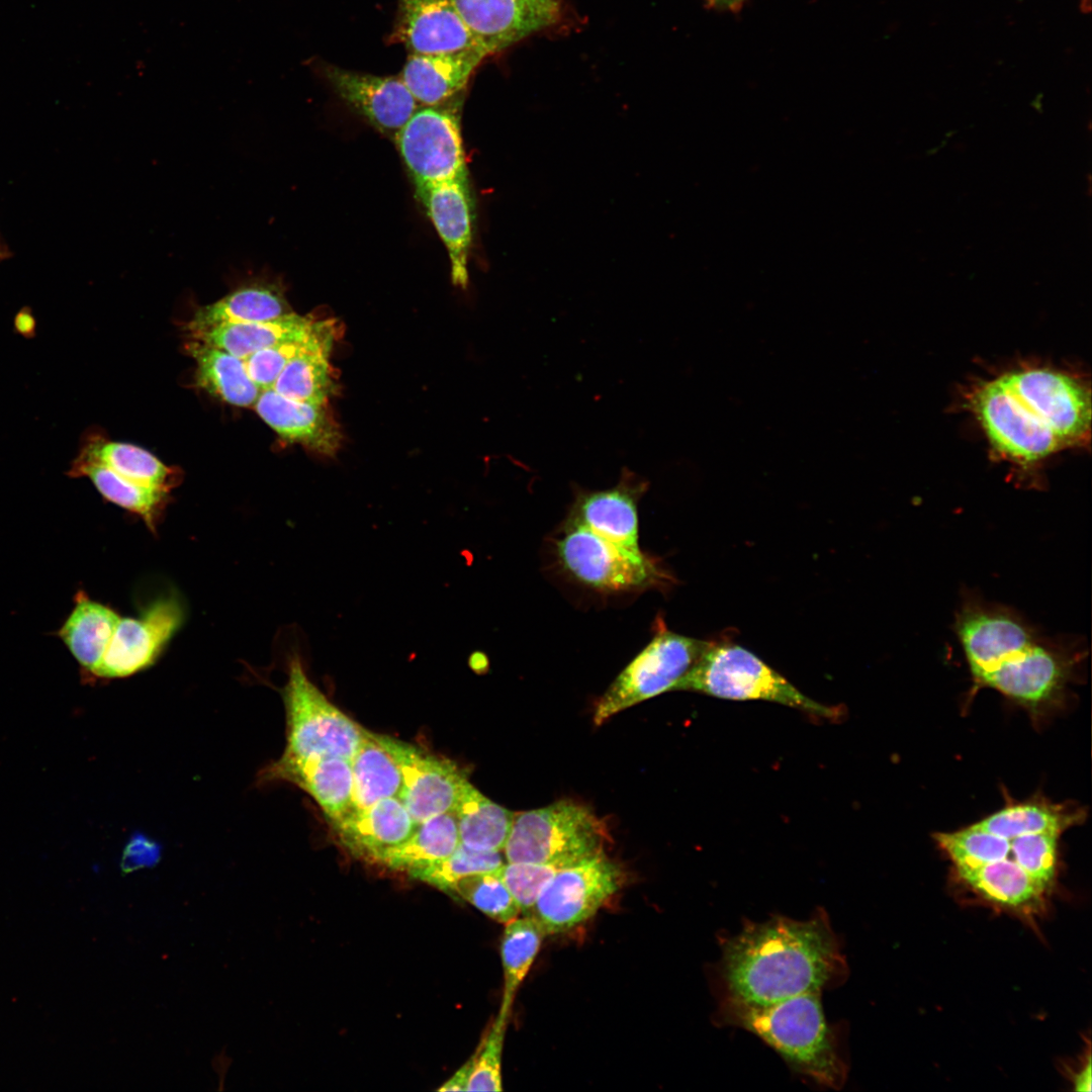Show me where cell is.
Here are the masks:
<instances>
[{"label":"cell","mask_w":1092,"mask_h":1092,"mask_svg":"<svg viewBox=\"0 0 1092 1092\" xmlns=\"http://www.w3.org/2000/svg\"><path fill=\"white\" fill-rule=\"evenodd\" d=\"M712 964V990L719 998L768 1004L802 993L841 986L848 966L841 941L823 908L797 920L775 915L745 921L721 937Z\"/></svg>","instance_id":"cell-1"},{"label":"cell","mask_w":1092,"mask_h":1092,"mask_svg":"<svg viewBox=\"0 0 1092 1092\" xmlns=\"http://www.w3.org/2000/svg\"><path fill=\"white\" fill-rule=\"evenodd\" d=\"M969 404L992 446L1018 463L1041 460L1090 436V390L1064 372L1005 373L977 387Z\"/></svg>","instance_id":"cell-2"},{"label":"cell","mask_w":1092,"mask_h":1092,"mask_svg":"<svg viewBox=\"0 0 1092 1092\" xmlns=\"http://www.w3.org/2000/svg\"><path fill=\"white\" fill-rule=\"evenodd\" d=\"M821 995L820 991L806 992L768 1004L719 998L712 1020L718 1026L752 1033L794 1073L839 1090L848 1075L846 1052L841 1026L826 1019Z\"/></svg>","instance_id":"cell-3"},{"label":"cell","mask_w":1092,"mask_h":1092,"mask_svg":"<svg viewBox=\"0 0 1092 1092\" xmlns=\"http://www.w3.org/2000/svg\"><path fill=\"white\" fill-rule=\"evenodd\" d=\"M607 826L588 808L568 800L515 813L504 847L508 862L562 869L603 850Z\"/></svg>","instance_id":"cell-4"},{"label":"cell","mask_w":1092,"mask_h":1092,"mask_svg":"<svg viewBox=\"0 0 1092 1092\" xmlns=\"http://www.w3.org/2000/svg\"><path fill=\"white\" fill-rule=\"evenodd\" d=\"M673 690L727 700L769 701L827 718L839 714L801 693L752 652L731 643L712 642Z\"/></svg>","instance_id":"cell-5"},{"label":"cell","mask_w":1092,"mask_h":1092,"mask_svg":"<svg viewBox=\"0 0 1092 1092\" xmlns=\"http://www.w3.org/2000/svg\"><path fill=\"white\" fill-rule=\"evenodd\" d=\"M281 695L286 712V746L282 755L351 760L366 729L335 706L309 678L297 650L288 655L287 681Z\"/></svg>","instance_id":"cell-6"},{"label":"cell","mask_w":1092,"mask_h":1092,"mask_svg":"<svg viewBox=\"0 0 1092 1092\" xmlns=\"http://www.w3.org/2000/svg\"><path fill=\"white\" fill-rule=\"evenodd\" d=\"M712 641L691 638L657 623L651 641L634 657L599 700L594 722L602 725L637 703L673 690Z\"/></svg>","instance_id":"cell-7"},{"label":"cell","mask_w":1092,"mask_h":1092,"mask_svg":"<svg viewBox=\"0 0 1092 1092\" xmlns=\"http://www.w3.org/2000/svg\"><path fill=\"white\" fill-rule=\"evenodd\" d=\"M556 550L572 576L600 590H634L672 582V576L643 552H630L579 525L565 523Z\"/></svg>","instance_id":"cell-8"},{"label":"cell","mask_w":1092,"mask_h":1092,"mask_svg":"<svg viewBox=\"0 0 1092 1092\" xmlns=\"http://www.w3.org/2000/svg\"><path fill=\"white\" fill-rule=\"evenodd\" d=\"M461 97L420 106L395 135L416 188L468 173L460 127Z\"/></svg>","instance_id":"cell-9"},{"label":"cell","mask_w":1092,"mask_h":1092,"mask_svg":"<svg viewBox=\"0 0 1092 1092\" xmlns=\"http://www.w3.org/2000/svg\"><path fill=\"white\" fill-rule=\"evenodd\" d=\"M623 872L604 850L559 869L545 885L529 916L545 934L560 933L586 921L620 889Z\"/></svg>","instance_id":"cell-10"},{"label":"cell","mask_w":1092,"mask_h":1092,"mask_svg":"<svg viewBox=\"0 0 1092 1092\" xmlns=\"http://www.w3.org/2000/svg\"><path fill=\"white\" fill-rule=\"evenodd\" d=\"M1071 658L1036 636L1006 653L975 681L1030 709L1058 699L1070 678Z\"/></svg>","instance_id":"cell-11"},{"label":"cell","mask_w":1092,"mask_h":1092,"mask_svg":"<svg viewBox=\"0 0 1092 1092\" xmlns=\"http://www.w3.org/2000/svg\"><path fill=\"white\" fill-rule=\"evenodd\" d=\"M183 618L182 606L173 596L154 601L136 618L121 617L91 673L98 678H118L148 668L178 631Z\"/></svg>","instance_id":"cell-12"},{"label":"cell","mask_w":1092,"mask_h":1092,"mask_svg":"<svg viewBox=\"0 0 1092 1092\" xmlns=\"http://www.w3.org/2000/svg\"><path fill=\"white\" fill-rule=\"evenodd\" d=\"M378 736L399 766L398 798L416 824L454 810L469 782L454 761L391 736Z\"/></svg>","instance_id":"cell-13"},{"label":"cell","mask_w":1092,"mask_h":1092,"mask_svg":"<svg viewBox=\"0 0 1092 1092\" xmlns=\"http://www.w3.org/2000/svg\"><path fill=\"white\" fill-rule=\"evenodd\" d=\"M486 50L495 54L557 22L560 0H452Z\"/></svg>","instance_id":"cell-14"},{"label":"cell","mask_w":1092,"mask_h":1092,"mask_svg":"<svg viewBox=\"0 0 1092 1092\" xmlns=\"http://www.w3.org/2000/svg\"><path fill=\"white\" fill-rule=\"evenodd\" d=\"M324 75L337 95L389 139L421 106L399 76H376L326 66Z\"/></svg>","instance_id":"cell-15"},{"label":"cell","mask_w":1092,"mask_h":1092,"mask_svg":"<svg viewBox=\"0 0 1092 1092\" xmlns=\"http://www.w3.org/2000/svg\"><path fill=\"white\" fill-rule=\"evenodd\" d=\"M647 486L646 480L624 468L614 487L578 491L566 523L582 526L623 549L641 553L637 503Z\"/></svg>","instance_id":"cell-16"},{"label":"cell","mask_w":1092,"mask_h":1092,"mask_svg":"<svg viewBox=\"0 0 1092 1092\" xmlns=\"http://www.w3.org/2000/svg\"><path fill=\"white\" fill-rule=\"evenodd\" d=\"M392 35L410 54L484 49L470 31L452 0H397Z\"/></svg>","instance_id":"cell-17"},{"label":"cell","mask_w":1092,"mask_h":1092,"mask_svg":"<svg viewBox=\"0 0 1092 1092\" xmlns=\"http://www.w3.org/2000/svg\"><path fill=\"white\" fill-rule=\"evenodd\" d=\"M416 191L447 248L453 283L465 288L468 283L467 263L473 229V203L468 173L444 182L417 187Z\"/></svg>","instance_id":"cell-18"},{"label":"cell","mask_w":1092,"mask_h":1092,"mask_svg":"<svg viewBox=\"0 0 1092 1092\" xmlns=\"http://www.w3.org/2000/svg\"><path fill=\"white\" fill-rule=\"evenodd\" d=\"M254 407L285 441L327 457L335 456L342 445L340 426L328 403L295 400L268 388L261 391Z\"/></svg>","instance_id":"cell-19"},{"label":"cell","mask_w":1092,"mask_h":1092,"mask_svg":"<svg viewBox=\"0 0 1092 1092\" xmlns=\"http://www.w3.org/2000/svg\"><path fill=\"white\" fill-rule=\"evenodd\" d=\"M259 781H285L299 787L314 799L331 822L353 810L351 760L281 755L261 770Z\"/></svg>","instance_id":"cell-20"},{"label":"cell","mask_w":1092,"mask_h":1092,"mask_svg":"<svg viewBox=\"0 0 1092 1092\" xmlns=\"http://www.w3.org/2000/svg\"><path fill=\"white\" fill-rule=\"evenodd\" d=\"M332 825L341 844L354 856L375 863L386 850L403 842L417 826L397 797L351 810Z\"/></svg>","instance_id":"cell-21"},{"label":"cell","mask_w":1092,"mask_h":1092,"mask_svg":"<svg viewBox=\"0 0 1092 1092\" xmlns=\"http://www.w3.org/2000/svg\"><path fill=\"white\" fill-rule=\"evenodd\" d=\"M488 53L481 48L441 54H410L399 77L421 106L458 96Z\"/></svg>","instance_id":"cell-22"},{"label":"cell","mask_w":1092,"mask_h":1092,"mask_svg":"<svg viewBox=\"0 0 1092 1092\" xmlns=\"http://www.w3.org/2000/svg\"><path fill=\"white\" fill-rule=\"evenodd\" d=\"M956 874L979 899L1026 917L1040 914L1050 894L1014 859L1005 858Z\"/></svg>","instance_id":"cell-23"},{"label":"cell","mask_w":1092,"mask_h":1092,"mask_svg":"<svg viewBox=\"0 0 1092 1092\" xmlns=\"http://www.w3.org/2000/svg\"><path fill=\"white\" fill-rule=\"evenodd\" d=\"M292 312L277 284L257 280L197 308L186 324V330L194 335L218 326L271 321Z\"/></svg>","instance_id":"cell-24"},{"label":"cell","mask_w":1092,"mask_h":1092,"mask_svg":"<svg viewBox=\"0 0 1092 1092\" xmlns=\"http://www.w3.org/2000/svg\"><path fill=\"white\" fill-rule=\"evenodd\" d=\"M77 457L100 463L140 485L167 492L180 479L177 469L165 465L149 451L131 444L110 441L98 433L85 436Z\"/></svg>","instance_id":"cell-25"},{"label":"cell","mask_w":1092,"mask_h":1092,"mask_svg":"<svg viewBox=\"0 0 1092 1092\" xmlns=\"http://www.w3.org/2000/svg\"><path fill=\"white\" fill-rule=\"evenodd\" d=\"M316 323L310 315L292 312L271 321L218 326L191 337L245 360L262 349L305 337Z\"/></svg>","instance_id":"cell-26"},{"label":"cell","mask_w":1092,"mask_h":1092,"mask_svg":"<svg viewBox=\"0 0 1092 1092\" xmlns=\"http://www.w3.org/2000/svg\"><path fill=\"white\" fill-rule=\"evenodd\" d=\"M187 348L196 363L198 386L232 405L254 406L262 390L250 377L244 359L195 339Z\"/></svg>","instance_id":"cell-27"},{"label":"cell","mask_w":1092,"mask_h":1092,"mask_svg":"<svg viewBox=\"0 0 1092 1092\" xmlns=\"http://www.w3.org/2000/svg\"><path fill=\"white\" fill-rule=\"evenodd\" d=\"M1084 817V810L1075 804L1034 798L1009 804L974 825L1004 838L1039 833L1060 836Z\"/></svg>","instance_id":"cell-28"},{"label":"cell","mask_w":1092,"mask_h":1092,"mask_svg":"<svg viewBox=\"0 0 1092 1092\" xmlns=\"http://www.w3.org/2000/svg\"><path fill=\"white\" fill-rule=\"evenodd\" d=\"M67 474L90 478L106 500L140 517L153 533L170 502V492L134 483L94 461L76 457Z\"/></svg>","instance_id":"cell-29"},{"label":"cell","mask_w":1092,"mask_h":1092,"mask_svg":"<svg viewBox=\"0 0 1092 1092\" xmlns=\"http://www.w3.org/2000/svg\"><path fill=\"white\" fill-rule=\"evenodd\" d=\"M76 606L59 636L73 656L90 673L99 663L118 625L120 616L111 608L79 592Z\"/></svg>","instance_id":"cell-30"},{"label":"cell","mask_w":1092,"mask_h":1092,"mask_svg":"<svg viewBox=\"0 0 1092 1092\" xmlns=\"http://www.w3.org/2000/svg\"><path fill=\"white\" fill-rule=\"evenodd\" d=\"M353 775V810L397 797L402 786L399 766L378 734L365 730L364 737L351 758Z\"/></svg>","instance_id":"cell-31"},{"label":"cell","mask_w":1092,"mask_h":1092,"mask_svg":"<svg viewBox=\"0 0 1092 1092\" xmlns=\"http://www.w3.org/2000/svg\"><path fill=\"white\" fill-rule=\"evenodd\" d=\"M458 844L456 816L449 811L417 824L413 833L386 850L377 863L410 874L446 858Z\"/></svg>","instance_id":"cell-32"},{"label":"cell","mask_w":1092,"mask_h":1092,"mask_svg":"<svg viewBox=\"0 0 1092 1092\" xmlns=\"http://www.w3.org/2000/svg\"><path fill=\"white\" fill-rule=\"evenodd\" d=\"M453 811L461 844L482 851L504 849L515 813L489 800L469 782Z\"/></svg>","instance_id":"cell-33"},{"label":"cell","mask_w":1092,"mask_h":1092,"mask_svg":"<svg viewBox=\"0 0 1092 1092\" xmlns=\"http://www.w3.org/2000/svg\"><path fill=\"white\" fill-rule=\"evenodd\" d=\"M336 339L337 336L330 337L296 355L271 388L295 400L328 403L338 388L330 364Z\"/></svg>","instance_id":"cell-34"},{"label":"cell","mask_w":1092,"mask_h":1092,"mask_svg":"<svg viewBox=\"0 0 1092 1092\" xmlns=\"http://www.w3.org/2000/svg\"><path fill=\"white\" fill-rule=\"evenodd\" d=\"M545 932L529 915L508 922L500 943L504 991L498 1014L509 1018L517 991L541 947Z\"/></svg>","instance_id":"cell-35"},{"label":"cell","mask_w":1092,"mask_h":1092,"mask_svg":"<svg viewBox=\"0 0 1092 1092\" xmlns=\"http://www.w3.org/2000/svg\"><path fill=\"white\" fill-rule=\"evenodd\" d=\"M935 839L953 863L956 872L1014 859L1009 838L984 831L974 824L954 832L937 833Z\"/></svg>","instance_id":"cell-36"},{"label":"cell","mask_w":1092,"mask_h":1092,"mask_svg":"<svg viewBox=\"0 0 1092 1092\" xmlns=\"http://www.w3.org/2000/svg\"><path fill=\"white\" fill-rule=\"evenodd\" d=\"M337 325L335 320L317 321L305 337L287 340L255 352L245 359L250 377L261 390L271 388L291 359L320 342L337 336Z\"/></svg>","instance_id":"cell-37"},{"label":"cell","mask_w":1092,"mask_h":1092,"mask_svg":"<svg viewBox=\"0 0 1092 1092\" xmlns=\"http://www.w3.org/2000/svg\"><path fill=\"white\" fill-rule=\"evenodd\" d=\"M504 864L500 851L475 850L459 842L456 849L446 858L414 871L410 875L449 893L452 886L462 878L495 872Z\"/></svg>","instance_id":"cell-38"},{"label":"cell","mask_w":1092,"mask_h":1092,"mask_svg":"<svg viewBox=\"0 0 1092 1092\" xmlns=\"http://www.w3.org/2000/svg\"><path fill=\"white\" fill-rule=\"evenodd\" d=\"M497 871L462 878L449 893L459 896L491 919L508 923L521 912Z\"/></svg>","instance_id":"cell-39"},{"label":"cell","mask_w":1092,"mask_h":1092,"mask_svg":"<svg viewBox=\"0 0 1092 1092\" xmlns=\"http://www.w3.org/2000/svg\"><path fill=\"white\" fill-rule=\"evenodd\" d=\"M1059 837L1039 833L1009 838L1015 861L1048 893L1056 882Z\"/></svg>","instance_id":"cell-40"},{"label":"cell","mask_w":1092,"mask_h":1092,"mask_svg":"<svg viewBox=\"0 0 1092 1092\" xmlns=\"http://www.w3.org/2000/svg\"><path fill=\"white\" fill-rule=\"evenodd\" d=\"M509 1018L497 1013L473 1056L466 1091H502V1055Z\"/></svg>","instance_id":"cell-41"},{"label":"cell","mask_w":1092,"mask_h":1092,"mask_svg":"<svg viewBox=\"0 0 1092 1092\" xmlns=\"http://www.w3.org/2000/svg\"><path fill=\"white\" fill-rule=\"evenodd\" d=\"M557 870L548 864L507 862L497 874L515 899L520 912L530 915L538 896Z\"/></svg>","instance_id":"cell-42"},{"label":"cell","mask_w":1092,"mask_h":1092,"mask_svg":"<svg viewBox=\"0 0 1092 1092\" xmlns=\"http://www.w3.org/2000/svg\"><path fill=\"white\" fill-rule=\"evenodd\" d=\"M472 1067L473 1056H471L470 1059L438 1089V1091H466Z\"/></svg>","instance_id":"cell-43"},{"label":"cell","mask_w":1092,"mask_h":1092,"mask_svg":"<svg viewBox=\"0 0 1092 1092\" xmlns=\"http://www.w3.org/2000/svg\"><path fill=\"white\" fill-rule=\"evenodd\" d=\"M1072 1083L1074 1090L1076 1091H1090L1091 1090V1056L1088 1051L1087 1057L1079 1066V1069L1072 1075Z\"/></svg>","instance_id":"cell-44"},{"label":"cell","mask_w":1092,"mask_h":1092,"mask_svg":"<svg viewBox=\"0 0 1092 1092\" xmlns=\"http://www.w3.org/2000/svg\"><path fill=\"white\" fill-rule=\"evenodd\" d=\"M708 7L720 11L736 13L740 11L747 0H704Z\"/></svg>","instance_id":"cell-45"},{"label":"cell","mask_w":1092,"mask_h":1092,"mask_svg":"<svg viewBox=\"0 0 1092 1092\" xmlns=\"http://www.w3.org/2000/svg\"><path fill=\"white\" fill-rule=\"evenodd\" d=\"M15 324H16V329L20 333L24 334V333H29V332H31L33 330L34 321H33V317L31 316V314L29 312H26V310L23 309V310H21V312H19L16 315Z\"/></svg>","instance_id":"cell-46"},{"label":"cell","mask_w":1092,"mask_h":1092,"mask_svg":"<svg viewBox=\"0 0 1092 1092\" xmlns=\"http://www.w3.org/2000/svg\"><path fill=\"white\" fill-rule=\"evenodd\" d=\"M469 663H470V665H471V666H472V667H473L474 669H477V670H479V669H480L481 667H484V666H485V664H486V657L484 656V654H483V653H480V652H474V653H472V654L470 655V658H469Z\"/></svg>","instance_id":"cell-47"},{"label":"cell","mask_w":1092,"mask_h":1092,"mask_svg":"<svg viewBox=\"0 0 1092 1092\" xmlns=\"http://www.w3.org/2000/svg\"><path fill=\"white\" fill-rule=\"evenodd\" d=\"M7 257H8V250L5 247V245L0 241V259H5Z\"/></svg>","instance_id":"cell-48"}]
</instances>
